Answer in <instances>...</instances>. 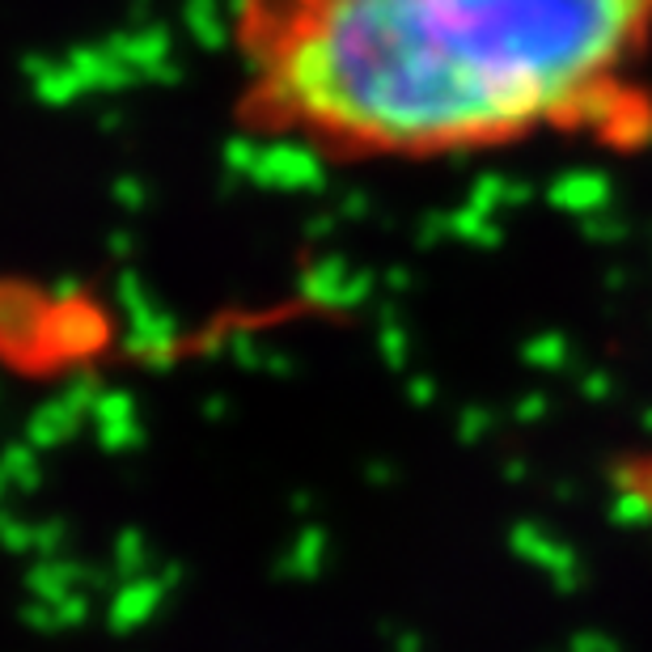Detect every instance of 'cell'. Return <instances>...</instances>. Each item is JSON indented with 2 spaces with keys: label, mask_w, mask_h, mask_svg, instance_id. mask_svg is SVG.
Here are the masks:
<instances>
[{
  "label": "cell",
  "mask_w": 652,
  "mask_h": 652,
  "mask_svg": "<svg viewBox=\"0 0 652 652\" xmlns=\"http://www.w3.org/2000/svg\"><path fill=\"white\" fill-rule=\"evenodd\" d=\"M238 114L357 165L652 149V0H233Z\"/></svg>",
  "instance_id": "obj_1"
}]
</instances>
